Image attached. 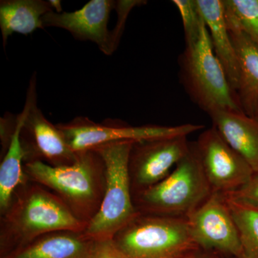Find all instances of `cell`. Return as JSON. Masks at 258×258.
Returning <instances> with one entry per match:
<instances>
[{
	"mask_svg": "<svg viewBox=\"0 0 258 258\" xmlns=\"http://www.w3.org/2000/svg\"><path fill=\"white\" fill-rule=\"evenodd\" d=\"M25 111L16 116V124L9 147L0 164V215L4 213L11 203L15 190L29 180L24 171V154L20 143V132L25 120Z\"/></svg>",
	"mask_w": 258,
	"mask_h": 258,
	"instance_id": "18",
	"label": "cell"
},
{
	"mask_svg": "<svg viewBox=\"0 0 258 258\" xmlns=\"http://www.w3.org/2000/svg\"><path fill=\"white\" fill-rule=\"evenodd\" d=\"M23 168L30 181L57 195L81 221L88 225L99 211L106 189V166L95 149L77 152L71 165L33 161L24 163Z\"/></svg>",
	"mask_w": 258,
	"mask_h": 258,
	"instance_id": "2",
	"label": "cell"
},
{
	"mask_svg": "<svg viewBox=\"0 0 258 258\" xmlns=\"http://www.w3.org/2000/svg\"><path fill=\"white\" fill-rule=\"evenodd\" d=\"M208 115L224 140L257 173V120L243 112L218 110Z\"/></svg>",
	"mask_w": 258,
	"mask_h": 258,
	"instance_id": "14",
	"label": "cell"
},
{
	"mask_svg": "<svg viewBox=\"0 0 258 258\" xmlns=\"http://www.w3.org/2000/svg\"><path fill=\"white\" fill-rule=\"evenodd\" d=\"M187 220L191 236L200 248L235 258L244 255L225 194L212 191Z\"/></svg>",
	"mask_w": 258,
	"mask_h": 258,
	"instance_id": "10",
	"label": "cell"
},
{
	"mask_svg": "<svg viewBox=\"0 0 258 258\" xmlns=\"http://www.w3.org/2000/svg\"><path fill=\"white\" fill-rule=\"evenodd\" d=\"M56 125L75 152L96 149L112 142H140L179 136L188 137L205 127L192 123L174 126L158 125L133 126L120 119L107 118L98 123L83 116L76 117L67 123H59Z\"/></svg>",
	"mask_w": 258,
	"mask_h": 258,
	"instance_id": "7",
	"label": "cell"
},
{
	"mask_svg": "<svg viewBox=\"0 0 258 258\" xmlns=\"http://www.w3.org/2000/svg\"><path fill=\"white\" fill-rule=\"evenodd\" d=\"M179 11L184 27L186 45L198 40L205 25L197 0H173Z\"/></svg>",
	"mask_w": 258,
	"mask_h": 258,
	"instance_id": "21",
	"label": "cell"
},
{
	"mask_svg": "<svg viewBox=\"0 0 258 258\" xmlns=\"http://www.w3.org/2000/svg\"><path fill=\"white\" fill-rule=\"evenodd\" d=\"M51 6H52L53 11L57 13H62V5H61V2L60 0H50L49 1Z\"/></svg>",
	"mask_w": 258,
	"mask_h": 258,
	"instance_id": "25",
	"label": "cell"
},
{
	"mask_svg": "<svg viewBox=\"0 0 258 258\" xmlns=\"http://www.w3.org/2000/svg\"><path fill=\"white\" fill-rule=\"evenodd\" d=\"M53 12L49 1L43 0H2L0 2V28L3 45L13 34H32L44 29L42 18Z\"/></svg>",
	"mask_w": 258,
	"mask_h": 258,
	"instance_id": "17",
	"label": "cell"
},
{
	"mask_svg": "<svg viewBox=\"0 0 258 258\" xmlns=\"http://www.w3.org/2000/svg\"><path fill=\"white\" fill-rule=\"evenodd\" d=\"M134 142H112L93 149L106 166L103 203L84 232L95 241L112 240L139 213L134 206L128 172V155Z\"/></svg>",
	"mask_w": 258,
	"mask_h": 258,
	"instance_id": "6",
	"label": "cell"
},
{
	"mask_svg": "<svg viewBox=\"0 0 258 258\" xmlns=\"http://www.w3.org/2000/svg\"><path fill=\"white\" fill-rule=\"evenodd\" d=\"M212 192L195 142L166 178L133 198L137 212L187 218Z\"/></svg>",
	"mask_w": 258,
	"mask_h": 258,
	"instance_id": "4",
	"label": "cell"
},
{
	"mask_svg": "<svg viewBox=\"0 0 258 258\" xmlns=\"http://www.w3.org/2000/svg\"><path fill=\"white\" fill-rule=\"evenodd\" d=\"M216 252H210L201 248L195 249L178 258H217Z\"/></svg>",
	"mask_w": 258,
	"mask_h": 258,
	"instance_id": "24",
	"label": "cell"
},
{
	"mask_svg": "<svg viewBox=\"0 0 258 258\" xmlns=\"http://www.w3.org/2000/svg\"><path fill=\"white\" fill-rule=\"evenodd\" d=\"M0 215V257L49 232H85L88 226L57 195L30 179L17 188L9 207Z\"/></svg>",
	"mask_w": 258,
	"mask_h": 258,
	"instance_id": "1",
	"label": "cell"
},
{
	"mask_svg": "<svg viewBox=\"0 0 258 258\" xmlns=\"http://www.w3.org/2000/svg\"><path fill=\"white\" fill-rule=\"evenodd\" d=\"M197 3L208 28L214 52L237 96L240 81L238 59L226 23L222 0H197Z\"/></svg>",
	"mask_w": 258,
	"mask_h": 258,
	"instance_id": "15",
	"label": "cell"
},
{
	"mask_svg": "<svg viewBox=\"0 0 258 258\" xmlns=\"http://www.w3.org/2000/svg\"><path fill=\"white\" fill-rule=\"evenodd\" d=\"M228 30L238 59L237 97L244 113L252 118L258 98V45L241 30Z\"/></svg>",
	"mask_w": 258,
	"mask_h": 258,
	"instance_id": "16",
	"label": "cell"
},
{
	"mask_svg": "<svg viewBox=\"0 0 258 258\" xmlns=\"http://www.w3.org/2000/svg\"><path fill=\"white\" fill-rule=\"evenodd\" d=\"M181 84L191 101L208 114L218 110L243 112L212 47L206 24L198 40L180 56Z\"/></svg>",
	"mask_w": 258,
	"mask_h": 258,
	"instance_id": "3",
	"label": "cell"
},
{
	"mask_svg": "<svg viewBox=\"0 0 258 258\" xmlns=\"http://www.w3.org/2000/svg\"><path fill=\"white\" fill-rule=\"evenodd\" d=\"M116 5L117 2L111 0H91L72 13H47L42 17V25L44 28L64 29L77 40L95 42L103 53L111 55L117 45L108 25Z\"/></svg>",
	"mask_w": 258,
	"mask_h": 258,
	"instance_id": "12",
	"label": "cell"
},
{
	"mask_svg": "<svg viewBox=\"0 0 258 258\" xmlns=\"http://www.w3.org/2000/svg\"><path fill=\"white\" fill-rule=\"evenodd\" d=\"M187 136L134 142L128 155V172L133 198L170 174L189 151Z\"/></svg>",
	"mask_w": 258,
	"mask_h": 258,
	"instance_id": "9",
	"label": "cell"
},
{
	"mask_svg": "<svg viewBox=\"0 0 258 258\" xmlns=\"http://www.w3.org/2000/svg\"><path fill=\"white\" fill-rule=\"evenodd\" d=\"M252 118H254V119L257 120L258 121V98L257 102H256L255 107H254L253 116H252Z\"/></svg>",
	"mask_w": 258,
	"mask_h": 258,
	"instance_id": "26",
	"label": "cell"
},
{
	"mask_svg": "<svg viewBox=\"0 0 258 258\" xmlns=\"http://www.w3.org/2000/svg\"><path fill=\"white\" fill-rule=\"evenodd\" d=\"M35 83V78L32 77L24 107L25 117L20 136L24 163L40 161L52 166L71 165L76 161L77 152L71 149L57 125L47 120L37 107Z\"/></svg>",
	"mask_w": 258,
	"mask_h": 258,
	"instance_id": "8",
	"label": "cell"
},
{
	"mask_svg": "<svg viewBox=\"0 0 258 258\" xmlns=\"http://www.w3.org/2000/svg\"><path fill=\"white\" fill-rule=\"evenodd\" d=\"M225 196L238 231L244 256L258 258V206Z\"/></svg>",
	"mask_w": 258,
	"mask_h": 258,
	"instance_id": "19",
	"label": "cell"
},
{
	"mask_svg": "<svg viewBox=\"0 0 258 258\" xmlns=\"http://www.w3.org/2000/svg\"><path fill=\"white\" fill-rule=\"evenodd\" d=\"M241 258H247V257H245V256H244H244H243V257H241Z\"/></svg>",
	"mask_w": 258,
	"mask_h": 258,
	"instance_id": "27",
	"label": "cell"
},
{
	"mask_svg": "<svg viewBox=\"0 0 258 258\" xmlns=\"http://www.w3.org/2000/svg\"><path fill=\"white\" fill-rule=\"evenodd\" d=\"M112 240L128 258H178L200 248L187 218L140 212Z\"/></svg>",
	"mask_w": 258,
	"mask_h": 258,
	"instance_id": "5",
	"label": "cell"
},
{
	"mask_svg": "<svg viewBox=\"0 0 258 258\" xmlns=\"http://www.w3.org/2000/svg\"><path fill=\"white\" fill-rule=\"evenodd\" d=\"M205 177L212 191L230 194L247 184L253 169L212 125L195 142Z\"/></svg>",
	"mask_w": 258,
	"mask_h": 258,
	"instance_id": "11",
	"label": "cell"
},
{
	"mask_svg": "<svg viewBox=\"0 0 258 258\" xmlns=\"http://www.w3.org/2000/svg\"><path fill=\"white\" fill-rule=\"evenodd\" d=\"M225 195L236 200L258 206V172L254 173L248 182L240 189Z\"/></svg>",
	"mask_w": 258,
	"mask_h": 258,
	"instance_id": "22",
	"label": "cell"
},
{
	"mask_svg": "<svg viewBox=\"0 0 258 258\" xmlns=\"http://www.w3.org/2000/svg\"><path fill=\"white\" fill-rule=\"evenodd\" d=\"M227 28L245 33L258 45V0H222Z\"/></svg>",
	"mask_w": 258,
	"mask_h": 258,
	"instance_id": "20",
	"label": "cell"
},
{
	"mask_svg": "<svg viewBox=\"0 0 258 258\" xmlns=\"http://www.w3.org/2000/svg\"><path fill=\"white\" fill-rule=\"evenodd\" d=\"M91 258H128L115 247L113 240L96 241Z\"/></svg>",
	"mask_w": 258,
	"mask_h": 258,
	"instance_id": "23",
	"label": "cell"
},
{
	"mask_svg": "<svg viewBox=\"0 0 258 258\" xmlns=\"http://www.w3.org/2000/svg\"><path fill=\"white\" fill-rule=\"evenodd\" d=\"M96 242L84 232L54 231L0 258H91Z\"/></svg>",
	"mask_w": 258,
	"mask_h": 258,
	"instance_id": "13",
	"label": "cell"
}]
</instances>
